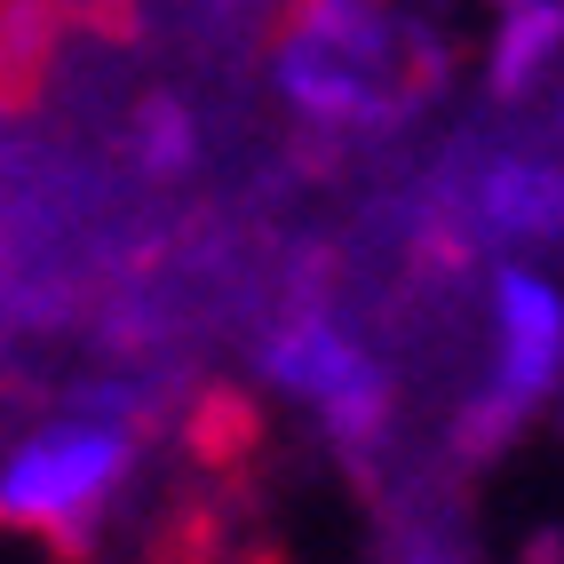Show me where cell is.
Segmentation results:
<instances>
[{"label": "cell", "instance_id": "cell-1", "mask_svg": "<svg viewBox=\"0 0 564 564\" xmlns=\"http://www.w3.org/2000/svg\"><path fill=\"white\" fill-rule=\"evenodd\" d=\"M279 96L318 128L382 135L445 88V41L390 0H279L262 24Z\"/></svg>", "mask_w": 564, "mask_h": 564}, {"label": "cell", "instance_id": "cell-2", "mask_svg": "<svg viewBox=\"0 0 564 564\" xmlns=\"http://www.w3.org/2000/svg\"><path fill=\"white\" fill-rule=\"evenodd\" d=\"M135 454H143L135 413H104V405L24 437L17 462L0 469V533H24L56 564H88L135 477Z\"/></svg>", "mask_w": 564, "mask_h": 564}, {"label": "cell", "instance_id": "cell-3", "mask_svg": "<svg viewBox=\"0 0 564 564\" xmlns=\"http://www.w3.org/2000/svg\"><path fill=\"white\" fill-rule=\"evenodd\" d=\"M262 373H271L286 398H303L318 422H326V437L343 445L350 462L390 454L398 382H390L382 366H373V350L358 343V334L334 326V311L294 303V311L271 326V343H262Z\"/></svg>", "mask_w": 564, "mask_h": 564}, {"label": "cell", "instance_id": "cell-4", "mask_svg": "<svg viewBox=\"0 0 564 564\" xmlns=\"http://www.w3.org/2000/svg\"><path fill=\"white\" fill-rule=\"evenodd\" d=\"M556 382H564V294L533 271H501L494 279V366H485V390L454 422V454H494Z\"/></svg>", "mask_w": 564, "mask_h": 564}, {"label": "cell", "instance_id": "cell-5", "mask_svg": "<svg viewBox=\"0 0 564 564\" xmlns=\"http://www.w3.org/2000/svg\"><path fill=\"white\" fill-rule=\"evenodd\" d=\"M454 215H462V247H477V239L549 247V239H564V167L541 152H494L454 192Z\"/></svg>", "mask_w": 564, "mask_h": 564}, {"label": "cell", "instance_id": "cell-6", "mask_svg": "<svg viewBox=\"0 0 564 564\" xmlns=\"http://www.w3.org/2000/svg\"><path fill=\"white\" fill-rule=\"evenodd\" d=\"M564 48V0H517L509 24H501V41H494V88L517 96V88H533L541 72L556 64Z\"/></svg>", "mask_w": 564, "mask_h": 564}, {"label": "cell", "instance_id": "cell-7", "mask_svg": "<svg viewBox=\"0 0 564 564\" xmlns=\"http://www.w3.org/2000/svg\"><path fill=\"white\" fill-rule=\"evenodd\" d=\"M382 564H477V549L454 533V524H437V517H413L405 533L382 549Z\"/></svg>", "mask_w": 564, "mask_h": 564}]
</instances>
